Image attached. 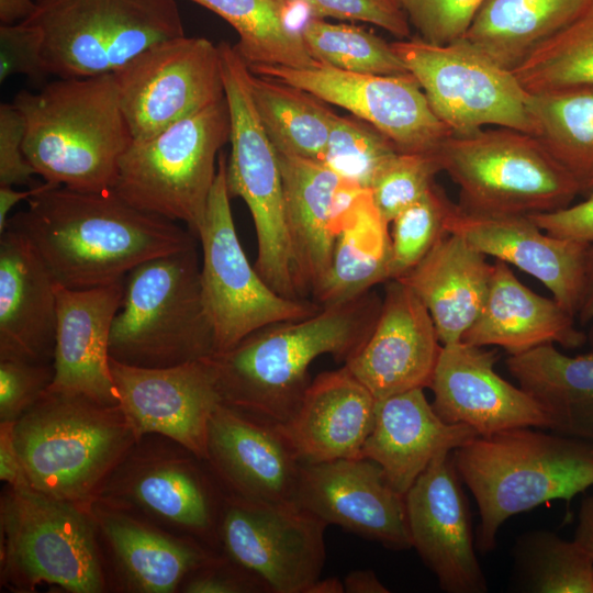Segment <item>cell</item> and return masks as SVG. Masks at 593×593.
Segmentation results:
<instances>
[{"instance_id": "obj_1", "label": "cell", "mask_w": 593, "mask_h": 593, "mask_svg": "<svg viewBox=\"0 0 593 593\" xmlns=\"http://www.w3.org/2000/svg\"><path fill=\"white\" fill-rule=\"evenodd\" d=\"M26 202L8 227L30 240L55 282L68 289L122 281L141 264L199 242L188 228L135 208L114 189L83 192L53 183Z\"/></svg>"}, {"instance_id": "obj_2", "label": "cell", "mask_w": 593, "mask_h": 593, "mask_svg": "<svg viewBox=\"0 0 593 593\" xmlns=\"http://www.w3.org/2000/svg\"><path fill=\"white\" fill-rule=\"evenodd\" d=\"M382 299L372 290L307 317L261 327L211 356L224 403L275 425L296 412L322 355L344 363L371 334Z\"/></svg>"}, {"instance_id": "obj_3", "label": "cell", "mask_w": 593, "mask_h": 593, "mask_svg": "<svg viewBox=\"0 0 593 593\" xmlns=\"http://www.w3.org/2000/svg\"><path fill=\"white\" fill-rule=\"evenodd\" d=\"M25 121L23 152L44 181L83 192L114 188L133 142L113 72L58 78L12 102Z\"/></svg>"}, {"instance_id": "obj_4", "label": "cell", "mask_w": 593, "mask_h": 593, "mask_svg": "<svg viewBox=\"0 0 593 593\" xmlns=\"http://www.w3.org/2000/svg\"><path fill=\"white\" fill-rule=\"evenodd\" d=\"M452 459L479 507L477 546L483 553L494 549L511 516L548 501H571L593 486L592 443L527 426L478 436L456 448Z\"/></svg>"}, {"instance_id": "obj_5", "label": "cell", "mask_w": 593, "mask_h": 593, "mask_svg": "<svg viewBox=\"0 0 593 593\" xmlns=\"http://www.w3.org/2000/svg\"><path fill=\"white\" fill-rule=\"evenodd\" d=\"M13 435L33 489L87 507L138 439L120 405L51 390L14 422Z\"/></svg>"}, {"instance_id": "obj_6", "label": "cell", "mask_w": 593, "mask_h": 593, "mask_svg": "<svg viewBox=\"0 0 593 593\" xmlns=\"http://www.w3.org/2000/svg\"><path fill=\"white\" fill-rule=\"evenodd\" d=\"M215 353L197 244L149 259L125 277L110 336L112 359L141 368H167Z\"/></svg>"}, {"instance_id": "obj_7", "label": "cell", "mask_w": 593, "mask_h": 593, "mask_svg": "<svg viewBox=\"0 0 593 593\" xmlns=\"http://www.w3.org/2000/svg\"><path fill=\"white\" fill-rule=\"evenodd\" d=\"M0 533L1 583L10 591L48 585L102 593L110 588L91 507L5 484Z\"/></svg>"}, {"instance_id": "obj_8", "label": "cell", "mask_w": 593, "mask_h": 593, "mask_svg": "<svg viewBox=\"0 0 593 593\" xmlns=\"http://www.w3.org/2000/svg\"><path fill=\"white\" fill-rule=\"evenodd\" d=\"M459 187L458 208L481 215H534L569 206L580 194L572 176L529 133L493 126L448 136L437 148Z\"/></svg>"}, {"instance_id": "obj_9", "label": "cell", "mask_w": 593, "mask_h": 593, "mask_svg": "<svg viewBox=\"0 0 593 593\" xmlns=\"http://www.w3.org/2000/svg\"><path fill=\"white\" fill-rule=\"evenodd\" d=\"M230 133L224 97L153 137L133 141L113 189L139 210L183 223L198 238Z\"/></svg>"}, {"instance_id": "obj_10", "label": "cell", "mask_w": 593, "mask_h": 593, "mask_svg": "<svg viewBox=\"0 0 593 593\" xmlns=\"http://www.w3.org/2000/svg\"><path fill=\"white\" fill-rule=\"evenodd\" d=\"M26 20L43 34L48 75L114 72L148 47L183 36L175 0H35Z\"/></svg>"}, {"instance_id": "obj_11", "label": "cell", "mask_w": 593, "mask_h": 593, "mask_svg": "<svg viewBox=\"0 0 593 593\" xmlns=\"http://www.w3.org/2000/svg\"><path fill=\"white\" fill-rule=\"evenodd\" d=\"M219 48L231 121L228 194L243 199L251 214L257 237L256 271L280 295L303 299L295 278L278 152L257 113L246 63L230 43L221 42Z\"/></svg>"}, {"instance_id": "obj_12", "label": "cell", "mask_w": 593, "mask_h": 593, "mask_svg": "<svg viewBox=\"0 0 593 593\" xmlns=\"http://www.w3.org/2000/svg\"><path fill=\"white\" fill-rule=\"evenodd\" d=\"M96 500L130 510L220 552L224 492L206 463L170 438L139 437Z\"/></svg>"}, {"instance_id": "obj_13", "label": "cell", "mask_w": 593, "mask_h": 593, "mask_svg": "<svg viewBox=\"0 0 593 593\" xmlns=\"http://www.w3.org/2000/svg\"><path fill=\"white\" fill-rule=\"evenodd\" d=\"M226 166L227 158L221 152L198 234L202 299L214 332L215 354L232 348L261 327L304 318L322 309L315 301L280 295L251 267L236 233Z\"/></svg>"}, {"instance_id": "obj_14", "label": "cell", "mask_w": 593, "mask_h": 593, "mask_svg": "<svg viewBox=\"0 0 593 593\" xmlns=\"http://www.w3.org/2000/svg\"><path fill=\"white\" fill-rule=\"evenodd\" d=\"M391 45L421 85L433 112L452 134L467 135L485 126L534 133L527 109L529 93L513 71L466 40L438 45L418 37Z\"/></svg>"}, {"instance_id": "obj_15", "label": "cell", "mask_w": 593, "mask_h": 593, "mask_svg": "<svg viewBox=\"0 0 593 593\" xmlns=\"http://www.w3.org/2000/svg\"><path fill=\"white\" fill-rule=\"evenodd\" d=\"M133 141H144L225 97L219 45L179 36L113 72Z\"/></svg>"}, {"instance_id": "obj_16", "label": "cell", "mask_w": 593, "mask_h": 593, "mask_svg": "<svg viewBox=\"0 0 593 593\" xmlns=\"http://www.w3.org/2000/svg\"><path fill=\"white\" fill-rule=\"evenodd\" d=\"M327 524L299 506L266 504L224 493L220 552L270 593H306L325 562Z\"/></svg>"}, {"instance_id": "obj_17", "label": "cell", "mask_w": 593, "mask_h": 593, "mask_svg": "<svg viewBox=\"0 0 593 593\" xmlns=\"http://www.w3.org/2000/svg\"><path fill=\"white\" fill-rule=\"evenodd\" d=\"M249 70L348 110L385 135L399 152L435 150L452 134L433 112L411 72L358 74L318 61L301 68L270 65Z\"/></svg>"}, {"instance_id": "obj_18", "label": "cell", "mask_w": 593, "mask_h": 593, "mask_svg": "<svg viewBox=\"0 0 593 593\" xmlns=\"http://www.w3.org/2000/svg\"><path fill=\"white\" fill-rule=\"evenodd\" d=\"M120 406L137 437L156 434L206 459L212 413L223 402L211 357L167 368L110 359Z\"/></svg>"}, {"instance_id": "obj_19", "label": "cell", "mask_w": 593, "mask_h": 593, "mask_svg": "<svg viewBox=\"0 0 593 593\" xmlns=\"http://www.w3.org/2000/svg\"><path fill=\"white\" fill-rule=\"evenodd\" d=\"M204 462L226 494L299 506L302 462L275 424L221 402L210 418Z\"/></svg>"}, {"instance_id": "obj_20", "label": "cell", "mask_w": 593, "mask_h": 593, "mask_svg": "<svg viewBox=\"0 0 593 593\" xmlns=\"http://www.w3.org/2000/svg\"><path fill=\"white\" fill-rule=\"evenodd\" d=\"M452 455L438 454L405 494L412 547L448 593H484L468 503Z\"/></svg>"}, {"instance_id": "obj_21", "label": "cell", "mask_w": 593, "mask_h": 593, "mask_svg": "<svg viewBox=\"0 0 593 593\" xmlns=\"http://www.w3.org/2000/svg\"><path fill=\"white\" fill-rule=\"evenodd\" d=\"M299 506L387 548L412 547L405 495L367 458L302 463Z\"/></svg>"}, {"instance_id": "obj_22", "label": "cell", "mask_w": 593, "mask_h": 593, "mask_svg": "<svg viewBox=\"0 0 593 593\" xmlns=\"http://www.w3.org/2000/svg\"><path fill=\"white\" fill-rule=\"evenodd\" d=\"M443 345L429 312L400 280H389L376 325L344 366L381 400L429 388Z\"/></svg>"}, {"instance_id": "obj_23", "label": "cell", "mask_w": 593, "mask_h": 593, "mask_svg": "<svg viewBox=\"0 0 593 593\" xmlns=\"http://www.w3.org/2000/svg\"><path fill=\"white\" fill-rule=\"evenodd\" d=\"M107 574L119 591L174 593L220 552L120 506L91 505ZM109 580V579H108Z\"/></svg>"}, {"instance_id": "obj_24", "label": "cell", "mask_w": 593, "mask_h": 593, "mask_svg": "<svg viewBox=\"0 0 593 593\" xmlns=\"http://www.w3.org/2000/svg\"><path fill=\"white\" fill-rule=\"evenodd\" d=\"M499 357L496 349L463 342L443 345L429 385L435 412L446 423L470 426L479 436L515 427L549 428L536 401L496 373Z\"/></svg>"}, {"instance_id": "obj_25", "label": "cell", "mask_w": 593, "mask_h": 593, "mask_svg": "<svg viewBox=\"0 0 593 593\" xmlns=\"http://www.w3.org/2000/svg\"><path fill=\"white\" fill-rule=\"evenodd\" d=\"M295 278L302 298L321 287L345 216L365 189L322 161L278 153Z\"/></svg>"}, {"instance_id": "obj_26", "label": "cell", "mask_w": 593, "mask_h": 593, "mask_svg": "<svg viewBox=\"0 0 593 593\" xmlns=\"http://www.w3.org/2000/svg\"><path fill=\"white\" fill-rule=\"evenodd\" d=\"M447 231L484 255L530 275L566 311L577 315L590 243L550 235L527 215L471 214L457 204L447 221Z\"/></svg>"}, {"instance_id": "obj_27", "label": "cell", "mask_w": 593, "mask_h": 593, "mask_svg": "<svg viewBox=\"0 0 593 593\" xmlns=\"http://www.w3.org/2000/svg\"><path fill=\"white\" fill-rule=\"evenodd\" d=\"M123 295L124 280L78 290L56 286L55 376L48 390L120 405L110 368V336Z\"/></svg>"}, {"instance_id": "obj_28", "label": "cell", "mask_w": 593, "mask_h": 593, "mask_svg": "<svg viewBox=\"0 0 593 593\" xmlns=\"http://www.w3.org/2000/svg\"><path fill=\"white\" fill-rule=\"evenodd\" d=\"M56 286L21 232L9 226L0 234V358L53 362Z\"/></svg>"}, {"instance_id": "obj_29", "label": "cell", "mask_w": 593, "mask_h": 593, "mask_svg": "<svg viewBox=\"0 0 593 593\" xmlns=\"http://www.w3.org/2000/svg\"><path fill=\"white\" fill-rule=\"evenodd\" d=\"M377 400L350 371L320 373L293 416L277 425L302 463L362 458Z\"/></svg>"}, {"instance_id": "obj_30", "label": "cell", "mask_w": 593, "mask_h": 593, "mask_svg": "<svg viewBox=\"0 0 593 593\" xmlns=\"http://www.w3.org/2000/svg\"><path fill=\"white\" fill-rule=\"evenodd\" d=\"M423 390L377 400L373 426L362 448V458L379 465L403 495L438 454L454 451L479 436L468 425L443 421Z\"/></svg>"}, {"instance_id": "obj_31", "label": "cell", "mask_w": 593, "mask_h": 593, "mask_svg": "<svg viewBox=\"0 0 593 593\" xmlns=\"http://www.w3.org/2000/svg\"><path fill=\"white\" fill-rule=\"evenodd\" d=\"M573 317L553 298L522 283L508 264L496 260L485 302L461 342L501 347L510 356L544 344L577 348L586 337L575 327Z\"/></svg>"}, {"instance_id": "obj_32", "label": "cell", "mask_w": 593, "mask_h": 593, "mask_svg": "<svg viewBox=\"0 0 593 593\" xmlns=\"http://www.w3.org/2000/svg\"><path fill=\"white\" fill-rule=\"evenodd\" d=\"M493 264L462 237L448 233L400 279L423 302L441 345L461 342L488 295Z\"/></svg>"}, {"instance_id": "obj_33", "label": "cell", "mask_w": 593, "mask_h": 593, "mask_svg": "<svg viewBox=\"0 0 593 593\" xmlns=\"http://www.w3.org/2000/svg\"><path fill=\"white\" fill-rule=\"evenodd\" d=\"M506 367L546 413L549 429L593 440V353L571 357L544 344L511 355Z\"/></svg>"}, {"instance_id": "obj_34", "label": "cell", "mask_w": 593, "mask_h": 593, "mask_svg": "<svg viewBox=\"0 0 593 593\" xmlns=\"http://www.w3.org/2000/svg\"><path fill=\"white\" fill-rule=\"evenodd\" d=\"M586 0H483L461 38L513 71L569 24Z\"/></svg>"}, {"instance_id": "obj_35", "label": "cell", "mask_w": 593, "mask_h": 593, "mask_svg": "<svg viewBox=\"0 0 593 593\" xmlns=\"http://www.w3.org/2000/svg\"><path fill=\"white\" fill-rule=\"evenodd\" d=\"M390 269V224L370 189H363L345 216L329 269L313 296L321 306L350 301L388 282Z\"/></svg>"}, {"instance_id": "obj_36", "label": "cell", "mask_w": 593, "mask_h": 593, "mask_svg": "<svg viewBox=\"0 0 593 593\" xmlns=\"http://www.w3.org/2000/svg\"><path fill=\"white\" fill-rule=\"evenodd\" d=\"M534 133L572 176L580 194L593 193V86L528 97Z\"/></svg>"}, {"instance_id": "obj_37", "label": "cell", "mask_w": 593, "mask_h": 593, "mask_svg": "<svg viewBox=\"0 0 593 593\" xmlns=\"http://www.w3.org/2000/svg\"><path fill=\"white\" fill-rule=\"evenodd\" d=\"M224 19L238 34L235 48L247 67H307L316 60L289 21L295 0H191Z\"/></svg>"}, {"instance_id": "obj_38", "label": "cell", "mask_w": 593, "mask_h": 593, "mask_svg": "<svg viewBox=\"0 0 593 593\" xmlns=\"http://www.w3.org/2000/svg\"><path fill=\"white\" fill-rule=\"evenodd\" d=\"M249 86L277 152L321 161L337 114L311 93L270 77L250 72Z\"/></svg>"}, {"instance_id": "obj_39", "label": "cell", "mask_w": 593, "mask_h": 593, "mask_svg": "<svg viewBox=\"0 0 593 593\" xmlns=\"http://www.w3.org/2000/svg\"><path fill=\"white\" fill-rule=\"evenodd\" d=\"M513 74L530 94L593 86V0Z\"/></svg>"}, {"instance_id": "obj_40", "label": "cell", "mask_w": 593, "mask_h": 593, "mask_svg": "<svg viewBox=\"0 0 593 593\" xmlns=\"http://www.w3.org/2000/svg\"><path fill=\"white\" fill-rule=\"evenodd\" d=\"M515 557L524 591L593 593V559L574 539L532 532L518 540Z\"/></svg>"}, {"instance_id": "obj_41", "label": "cell", "mask_w": 593, "mask_h": 593, "mask_svg": "<svg viewBox=\"0 0 593 593\" xmlns=\"http://www.w3.org/2000/svg\"><path fill=\"white\" fill-rule=\"evenodd\" d=\"M300 33L307 52L318 63L358 74H410L391 43L362 27L310 18Z\"/></svg>"}, {"instance_id": "obj_42", "label": "cell", "mask_w": 593, "mask_h": 593, "mask_svg": "<svg viewBox=\"0 0 593 593\" xmlns=\"http://www.w3.org/2000/svg\"><path fill=\"white\" fill-rule=\"evenodd\" d=\"M455 208L435 183L392 220L390 280L407 273L448 234L447 221Z\"/></svg>"}, {"instance_id": "obj_43", "label": "cell", "mask_w": 593, "mask_h": 593, "mask_svg": "<svg viewBox=\"0 0 593 593\" xmlns=\"http://www.w3.org/2000/svg\"><path fill=\"white\" fill-rule=\"evenodd\" d=\"M398 153L395 145L376 127L336 115L321 161L343 178L370 189Z\"/></svg>"}, {"instance_id": "obj_44", "label": "cell", "mask_w": 593, "mask_h": 593, "mask_svg": "<svg viewBox=\"0 0 593 593\" xmlns=\"http://www.w3.org/2000/svg\"><path fill=\"white\" fill-rule=\"evenodd\" d=\"M443 171L437 149L399 152L378 174L370 187L373 202L390 224L404 209L419 200Z\"/></svg>"}, {"instance_id": "obj_45", "label": "cell", "mask_w": 593, "mask_h": 593, "mask_svg": "<svg viewBox=\"0 0 593 593\" xmlns=\"http://www.w3.org/2000/svg\"><path fill=\"white\" fill-rule=\"evenodd\" d=\"M53 362L0 358V422H15L49 389Z\"/></svg>"}, {"instance_id": "obj_46", "label": "cell", "mask_w": 593, "mask_h": 593, "mask_svg": "<svg viewBox=\"0 0 593 593\" xmlns=\"http://www.w3.org/2000/svg\"><path fill=\"white\" fill-rule=\"evenodd\" d=\"M483 0H400L426 42L445 45L463 36Z\"/></svg>"}, {"instance_id": "obj_47", "label": "cell", "mask_w": 593, "mask_h": 593, "mask_svg": "<svg viewBox=\"0 0 593 593\" xmlns=\"http://www.w3.org/2000/svg\"><path fill=\"white\" fill-rule=\"evenodd\" d=\"M311 18L362 21L374 24L400 40L409 38L410 21L399 4L382 0H295Z\"/></svg>"}, {"instance_id": "obj_48", "label": "cell", "mask_w": 593, "mask_h": 593, "mask_svg": "<svg viewBox=\"0 0 593 593\" xmlns=\"http://www.w3.org/2000/svg\"><path fill=\"white\" fill-rule=\"evenodd\" d=\"M44 38L34 24L23 21L0 25V82L24 75L34 81L48 74L43 60Z\"/></svg>"}, {"instance_id": "obj_49", "label": "cell", "mask_w": 593, "mask_h": 593, "mask_svg": "<svg viewBox=\"0 0 593 593\" xmlns=\"http://www.w3.org/2000/svg\"><path fill=\"white\" fill-rule=\"evenodd\" d=\"M25 121L13 103L0 104V186H36L35 169L27 161L23 143Z\"/></svg>"}, {"instance_id": "obj_50", "label": "cell", "mask_w": 593, "mask_h": 593, "mask_svg": "<svg viewBox=\"0 0 593 593\" xmlns=\"http://www.w3.org/2000/svg\"><path fill=\"white\" fill-rule=\"evenodd\" d=\"M186 593H264L265 585L254 575L219 553L183 581Z\"/></svg>"}, {"instance_id": "obj_51", "label": "cell", "mask_w": 593, "mask_h": 593, "mask_svg": "<svg viewBox=\"0 0 593 593\" xmlns=\"http://www.w3.org/2000/svg\"><path fill=\"white\" fill-rule=\"evenodd\" d=\"M529 216L550 235L584 243L593 242V193L577 204Z\"/></svg>"}, {"instance_id": "obj_52", "label": "cell", "mask_w": 593, "mask_h": 593, "mask_svg": "<svg viewBox=\"0 0 593 593\" xmlns=\"http://www.w3.org/2000/svg\"><path fill=\"white\" fill-rule=\"evenodd\" d=\"M14 422H0V479L10 486H31L13 435Z\"/></svg>"}, {"instance_id": "obj_53", "label": "cell", "mask_w": 593, "mask_h": 593, "mask_svg": "<svg viewBox=\"0 0 593 593\" xmlns=\"http://www.w3.org/2000/svg\"><path fill=\"white\" fill-rule=\"evenodd\" d=\"M51 184L53 183L44 181L29 187L27 190H15L12 186H0V234L7 230L10 220L9 214L18 203L27 201Z\"/></svg>"}, {"instance_id": "obj_54", "label": "cell", "mask_w": 593, "mask_h": 593, "mask_svg": "<svg viewBox=\"0 0 593 593\" xmlns=\"http://www.w3.org/2000/svg\"><path fill=\"white\" fill-rule=\"evenodd\" d=\"M345 593H388V588L369 569L350 571L343 580Z\"/></svg>"}, {"instance_id": "obj_55", "label": "cell", "mask_w": 593, "mask_h": 593, "mask_svg": "<svg viewBox=\"0 0 593 593\" xmlns=\"http://www.w3.org/2000/svg\"><path fill=\"white\" fill-rule=\"evenodd\" d=\"M582 324L593 321V242L589 244L584 258V286L577 315Z\"/></svg>"}, {"instance_id": "obj_56", "label": "cell", "mask_w": 593, "mask_h": 593, "mask_svg": "<svg viewBox=\"0 0 593 593\" xmlns=\"http://www.w3.org/2000/svg\"><path fill=\"white\" fill-rule=\"evenodd\" d=\"M574 540H577L593 559V495L585 497L581 503Z\"/></svg>"}, {"instance_id": "obj_57", "label": "cell", "mask_w": 593, "mask_h": 593, "mask_svg": "<svg viewBox=\"0 0 593 593\" xmlns=\"http://www.w3.org/2000/svg\"><path fill=\"white\" fill-rule=\"evenodd\" d=\"M35 8V0H0L1 24L26 21L33 15Z\"/></svg>"}, {"instance_id": "obj_58", "label": "cell", "mask_w": 593, "mask_h": 593, "mask_svg": "<svg viewBox=\"0 0 593 593\" xmlns=\"http://www.w3.org/2000/svg\"><path fill=\"white\" fill-rule=\"evenodd\" d=\"M343 580L336 577L321 579V577L311 584L306 593H344Z\"/></svg>"}, {"instance_id": "obj_59", "label": "cell", "mask_w": 593, "mask_h": 593, "mask_svg": "<svg viewBox=\"0 0 593 593\" xmlns=\"http://www.w3.org/2000/svg\"><path fill=\"white\" fill-rule=\"evenodd\" d=\"M382 1H385V2H390V3H394V4H399V5H400V0H382Z\"/></svg>"}, {"instance_id": "obj_60", "label": "cell", "mask_w": 593, "mask_h": 593, "mask_svg": "<svg viewBox=\"0 0 593 593\" xmlns=\"http://www.w3.org/2000/svg\"><path fill=\"white\" fill-rule=\"evenodd\" d=\"M591 343H592V346H593V333L591 335Z\"/></svg>"}]
</instances>
